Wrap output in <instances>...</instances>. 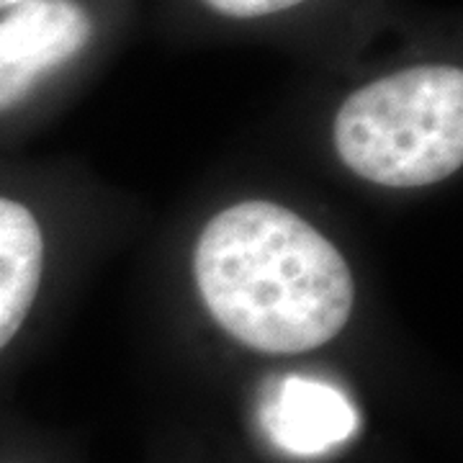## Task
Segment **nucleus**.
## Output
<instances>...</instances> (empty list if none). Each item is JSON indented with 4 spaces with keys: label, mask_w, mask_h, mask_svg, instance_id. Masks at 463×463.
Wrapping results in <instances>:
<instances>
[{
    "label": "nucleus",
    "mask_w": 463,
    "mask_h": 463,
    "mask_svg": "<svg viewBox=\"0 0 463 463\" xmlns=\"http://www.w3.org/2000/svg\"><path fill=\"white\" fill-rule=\"evenodd\" d=\"M194 276L216 325L273 355L327 345L347 325L355 298L340 250L270 201L219 212L196 242Z\"/></svg>",
    "instance_id": "1"
},
{
    "label": "nucleus",
    "mask_w": 463,
    "mask_h": 463,
    "mask_svg": "<svg viewBox=\"0 0 463 463\" xmlns=\"http://www.w3.org/2000/svg\"><path fill=\"white\" fill-rule=\"evenodd\" d=\"M343 165L386 188H422L463 163V70L422 62L368 80L332 121Z\"/></svg>",
    "instance_id": "2"
},
{
    "label": "nucleus",
    "mask_w": 463,
    "mask_h": 463,
    "mask_svg": "<svg viewBox=\"0 0 463 463\" xmlns=\"http://www.w3.org/2000/svg\"><path fill=\"white\" fill-rule=\"evenodd\" d=\"M96 33L80 0H33L0 14V116L21 109L83 57Z\"/></svg>",
    "instance_id": "3"
},
{
    "label": "nucleus",
    "mask_w": 463,
    "mask_h": 463,
    "mask_svg": "<svg viewBox=\"0 0 463 463\" xmlns=\"http://www.w3.org/2000/svg\"><path fill=\"white\" fill-rule=\"evenodd\" d=\"M358 410L327 381L288 376L263 407L268 438L291 456H325L358 430Z\"/></svg>",
    "instance_id": "4"
},
{
    "label": "nucleus",
    "mask_w": 463,
    "mask_h": 463,
    "mask_svg": "<svg viewBox=\"0 0 463 463\" xmlns=\"http://www.w3.org/2000/svg\"><path fill=\"white\" fill-rule=\"evenodd\" d=\"M44 268V237L33 214L0 196V350L32 309Z\"/></svg>",
    "instance_id": "5"
},
{
    "label": "nucleus",
    "mask_w": 463,
    "mask_h": 463,
    "mask_svg": "<svg viewBox=\"0 0 463 463\" xmlns=\"http://www.w3.org/2000/svg\"><path fill=\"white\" fill-rule=\"evenodd\" d=\"M216 16L234 18V21H258L294 11L307 0H201Z\"/></svg>",
    "instance_id": "6"
},
{
    "label": "nucleus",
    "mask_w": 463,
    "mask_h": 463,
    "mask_svg": "<svg viewBox=\"0 0 463 463\" xmlns=\"http://www.w3.org/2000/svg\"><path fill=\"white\" fill-rule=\"evenodd\" d=\"M24 3H33V0H0V14L16 8V5H24Z\"/></svg>",
    "instance_id": "7"
}]
</instances>
